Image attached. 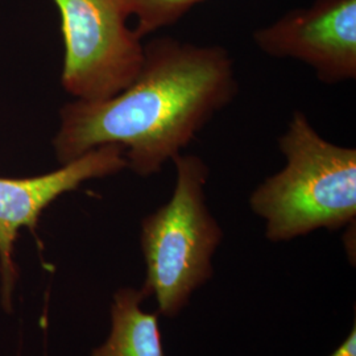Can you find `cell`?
Returning <instances> with one entry per match:
<instances>
[{"instance_id": "obj_8", "label": "cell", "mask_w": 356, "mask_h": 356, "mask_svg": "<svg viewBox=\"0 0 356 356\" xmlns=\"http://www.w3.org/2000/svg\"><path fill=\"white\" fill-rule=\"evenodd\" d=\"M206 0H124L129 16L136 17L135 32L141 38L177 24Z\"/></svg>"}, {"instance_id": "obj_3", "label": "cell", "mask_w": 356, "mask_h": 356, "mask_svg": "<svg viewBox=\"0 0 356 356\" xmlns=\"http://www.w3.org/2000/svg\"><path fill=\"white\" fill-rule=\"evenodd\" d=\"M176 186L169 202L141 220L140 244L147 280L145 298L154 296L159 314L176 317L191 293L213 276V256L223 231L206 204L210 168L200 156L178 154Z\"/></svg>"}, {"instance_id": "obj_7", "label": "cell", "mask_w": 356, "mask_h": 356, "mask_svg": "<svg viewBox=\"0 0 356 356\" xmlns=\"http://www.w3.org/2000/svg\"><path fill=\"white\" fill-rule=\"evenodd\" d=\"M143 300L141 289L127 288L115 294L111 334L92 356H164L159 313L143 312Z\"/></svg>"}, {"instance_id": "obj_6", "label": "cell", "mask_w": 356, "mask_h": 356, "mask_svg": "<svg viewBox=\"0 0 356 356\" xmlns=\"http://www.w3.org/2000/svg\"><path fill=\"white\" fill-rule=\"evenodd\" d=\"M127 169L123 147L106 144L63 164L51 173L32 178H0V269L4 296L13 279V243L22 227L33 229L38 216L66 191L92 178L113 176Z\"/></svg>"}, {"instance_id": "obj_4", "label": "cell", "mask_w": 356, "mask_h": 356, "mask_svg": "<svg viewBox=\"0 0 356 356\" xmlns=\"http://www.w3.org/2000/svg\"><path fill=\"white\" fill-rule=\"evenodd\" d=\"M64 38L63 86L76 99L103 101L140 72L143 38L128 26L124 0H53Z\"/></svg>"}, {"instance_id": "obj_1", "label": "cell", "mask_w": 356, "mask_h": 356, "mask_svg": "<svg viewBox=\"0 0 356 356\" xmlns=\"http://www.w3.org/2000/svg\"><path fill=\"white\" fill-rule=\"evenodd\" d=\"M238 92L234 60L225 47L152 38L144 44L140 72L126 89L108 99L65 106L54 152L66 164L101 145L118 144L128 169L152 177Z\"/></svg>"}, {"instance_id": "obj_5", "label": "cell", "mask_w": 356, "mask_h": 356, "mask_svg": "<svg viewBox=\"0 0 356 356\" xmlns=\"http://www.w3.org/2000/svg\"><path fill=\"white\" fill-rule=\"evenodd\" d=\"M252 38L269 57L309 65L326 85L356 78V0H314L259 28Z\"/></svg>"}, {"instance_id": "obj_2", "label": "cell", "mask_w": 356, "mask_h": 356, "mask_svg": "<svg viewBox=\"0 0 356 356\" xmlns=\"http://www.w3.org/2000/svg\"><path fill=\"white\" fill-rule=\"evenodd\" d=\"M279 148L285 166L250 197L252 211L266 222L268 241L335 231L355 220V148L323 139L300 110L293 113Z\"/></svg>"}, {"instance_id": "obj_9", "label": "cell", "mask_w": 356, "mask_h": 356, "mask_svg": "<svg viewBox=\"0 0 356 356\" xmlns=\"http://www.w3.org/2000/svg\"><path fill=\"white\" fill-rule=\"evenodd\" d=\"M356 331L355 327L348 335V338L331 356H356Z\"/></svg>"}]
</instances>
